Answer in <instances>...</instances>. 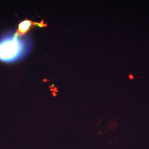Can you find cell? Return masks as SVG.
I'll return each mask as SVG.
<instances>
[{"instance_id":"obj_1","label":"cell","mask_w":149,"mask_h":149,"mask_svg":"<svg viewBox=\"0 0 149 149\" xmlns=\"http://www.w3.org/2000/svg\"><path fill=\"white\" fill-rule=\"evenodd\" d=\"M14 34H9L0 40V60L10 62L22 58L30 49V40L27 37L22 39Z\"/></svg>"},{"instance_id":"obj_2","label":"cell","mask_w":149,"mask_h":149,"mask_svg":"<svg viewBox=\"0 0 149 149\" xmlns=\"http://www.w3.org/2000/svg\"><path fill=\"white\" fill-rule=\"evenodd\" d=\"M32 24L33 23L30 20H25L22 21L19 24L18 29L15 33L19 37L23 36L29 31Z\"/></svg>"},{"instance_id":"obj_3","label":"cell","mask_w":149,"mask_h":149,"mask_svg":"<svg viewBox=\"0 0 149 149\" xmlns=\"http://www.w3.org/2000/svg\"><path fill=\"white\" fill-rule=\"evenodd\" d=\"M116 126H117L116 123L114 122L111 123H110L109 125V128L111 129H115V128H116Z\"/></svg>"}]
</instances>
